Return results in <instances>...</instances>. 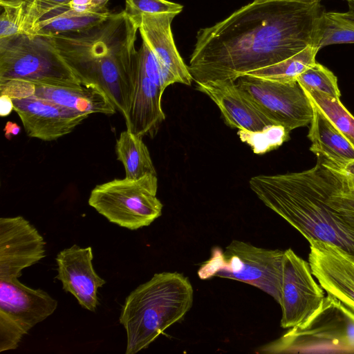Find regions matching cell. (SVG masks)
Listing matches in <instances>:
<instances>
[{"label":"cell","mask_w":354,"mask_h":354,"mask_svg":"<svg viewBox=\"0 0 354 354\" xmlns=\"http://www.w3.org/2000/svg\"><path fill=\"white\" fill-rule=\"evenodd\" d=\"M0 38L35 35L41 11L39 0H0Z\"/></svg>","instance_id":"obj_22"},{"label":"cell","mask_w":354,"mask_h":354,"mask_svg":"<svg viewBox=\"0 0 354 354\" xmlns=\"http://www.w3.org/2000/svg\"><path fill=\"white\" fill-rule=\"evenodd\" d=\"M165 90L152 81L144 71L138 58L134 63L132 87L127 118V129L143 138L153 137L165 115L161 100Z\"/></svg>","instance_id":"obj_16"},{"label":"cell","mask_w":354,"mask_h":354,"mask_svg":"<svg viewBox=\"0 0 354 354\" xmlns=\"http://www.w3.org/2000/svg\"><path fill=\"white\" fill-rule=\"evenodd\" d=\"M346 1H354V0H346Z\"/></svg>","instance_id":"obj_39"},{"label":"cell","mask_w":354,"mask_h":354,"mask_svg":"<svg viewBox=\"0 0 354 354\" xmlns=\"http://www.w3.org/2000/svg\"><path fill=\"white\" fill-rule=\"evenodd\" d=\"M109 0H72L71 8L85 12H109L106 5Z\"/></svg>","instance_id":"obj_33"},{"label":"cell","mask_w":354,"mask_h":354,"mask_svg":"<svg viewBox=\"0 0 354 354\" xmlns=\"http://www.w3.org/2000/svg\"><path fill=\"white\" fill-rule=\"evenodd\" d=\"M344 175L317 157L313 168L252 177L249 185L266 206L283 218L307 240L333 245L354 258V235L329 203Z\"/></svg>","instance_id":"obj_2"},{"label":"cell","mask_w":354,"mask_h":354,"mask_svg":"<svg viewBox=\"0 0 354 354\" xmlns=\"http://www.w3.org/2000/svg\"><path fill=\"white\" fill-rule=\"evenodd\" d=\"M313 107V117L308 133L312 142L310 150L317 157L342 169L354 161V147L320 111Z\"/></svg>","instance_id":"obj_20"},{"label":"cell","mask_w":354,"mask_h":354,"mask_svg":"<svg viewBox=\"0 0 354 354\" xmlns=\"http://www.w3.org/2000/svg\"><path fill=\"white\" fill-rule=\"evenodd\" d=\"M12 100L26 135L44 141L56 140L71 133L89 116L35 95Z\"/></svg>","instance_id":"obj_12"},{"label":"cell","mask_w":354,"mask_h":354,"mask_svg":"<svg viewBox=\"0 0 354 354\" xmlns=\"http://www.w3.org/2000/svg\"><path fill=\"white\" fill-rule=\"evenodd\" d=\"M323 0H253L201 28L188 66L196 83L233 81L316 46Z\"/></svg>","instance_id":"obj_1"},{"label":"cell","mask_w":354,"mask_h":354,"mask_svg":"<svg viewBox=\"0 0 354 354\" xmlns=\"http://www.w3.org/2000/svg\"><path fill=\"white\" fill-rule=\"evenodd\" d=\"M115 153L117 160L124 165L126 178L138 179L147 174L156 175L149 151L142 138L127 129L121 132L116 140Z\"/></svg>","instance_id":"obj_23"},{"label":"cell","mask_w":354,"mask_h":354,"mask_svg":"<svg viewBox=\"0 0 354 354\" xmlns=\"http://www.w3.org/2000/svg\"><path fill=\"white\" fill-rule=\"evenodd\" d=\"M309 264L319 284L354 312V258L333 245L310 240Z\"/></svg>","instance_id":"obj_13"},{"label":"cell","mask_w":354,"mask_h":354,"mask_svg":"<svg viewBox=\"0 0 354 354\" xmlns=\"http://www.w3.org/2000/svg\"><path fill=\"white\" fill-rule=\"evenodd\" d=\"M219 108L226 124L239 130L257 131L274 124L243 95L233 81L196 83Z\"/></svg>","instance_id":"obj_17"},{"label":"cell","mask_w":354,"mask_h":354,"mask_svg":"<svg viewBox=\"0 0 354 354\" xmlns=\"http://www.w3.org/2000/svg\"><path fill=\"white\" fill-rule=\"evenodd\" d=\"M240 140L249 145L256 154H263L277 149L289 139V131L281 125H270L257 131L239 130Z\"/></svg>","instance_id":"obj_27"},{"label":"cell","mask_w":354,"mask_h":354,"mask_svg":"<svg viewBox=\"0 0 354 354\" xmlns=\"http://www.w3.org/2000/svg\"><path fill=\"white\" fill-rule=\"evenodd\" d=\"M35 84L25 81L12 80L0 83L1 95L13 98H24L34 95Z\"/></svg>","instance_id":"obj_32"},{"label":"cell","mask_w":354,"mask_h":354,"mask_svg":"<svg viewBox=\"0 0 354 354\" xmlns=\"http://www.w3.org/2000/svg\"><path fill=\"white\" fill-rule=\"evenodd\" d=\"M20 129L21 128L17 124L8 121L6 122L3 129L5 137L10 140L13 136L19 134Z\"/></svg>","instance_id":"obj_37"},{"label":"cell","mask_w":354,"mask_h":354,"mask_svg":"<svg viewBox=\"0 0 354 354\" xmlns=\"http://www.w3.org/2000/svg\"><path fill=\"white\" fill-rule=\"evenodd\" d=\"M72 0H39L42 12L53 8L69 6Z\"/></svg>","instance_id":"obj_35"},{"label":"cell","mask_w":354,"mask_h":354,"mask_svg":"<svg viewBox=\"0 0 354 354\" xmlns=\"http://www.w3.org/2000/svg\"><path fill=\"white\" fill-rule=\"evenodd\" d=\"M189 279L177 272L155 274L126 298L120 322L127 333L126 354L149 346L166 329L180 322L193 304Z\"/></svg>","instance_id":"obj_4"},{"label":"cell","mask_w":354,"mask_h":354,"mask_svg":"<svg viewBox=\"0 0 354 354\" xmlns=\"http://www.w3.org/2000/svg\"><path fill=\"white\" fill-rule=\"evenodd\" d=\"M235 82L274 124L281 125L290 132L310 123L314 107L297 80L277 82L244 75Z\"/></svg>","instance_id":"obj_8"},{"label":"cell","mask_w":354,"mask_h":354,"mask_svg":"<svg viewBox=\"0 0 354 354\" xmlns=\"http://www.w3.org/2000/svg\"><path fill=\"white\" fill-rule=\"evenodd\" d=\"M312 104L320 111L354 147V117L339 98L314 90H305Z\"/></svg>","instance_id":"obj_26"},{"label":"cell","mask_w":354,"mask_h":354,"mask_svg":"<svg viewBox=\"0 0 354 354\" xmlns=\"http://www.w3.org/2000/svg\"><path fill=\"white\" fill-rule=\"evenodd\" d=\"M17 80L54 86H79L50 36L19 34L0 38V83Z\"/></svg>","instance_id":"obj_5"},{"label":"cell","mask_w":354,"mask_h":354,"mask_svg":"<svg viewBox=\"0 0 354 354\" xmlns=\"http://www.w3.org/2000/svg\"><path fill=\"white\" fill-rule=\"evenodd\" d=\"M87 114L113 115L116 109L104 91L94 84L54 86L35 84L34 95Z\"/></svg>","instance_id":"obj_19"},{"label":"cell","mask_w":354,"mask_h":354,"mask_svg":"<svg viewBox=\"0 0 354 354\" xmlns=\"http://www.w3.org/2000/svg\"><path fill=\"white\" fill-rule=\"evenodd\" d=\"M284 251L256 247L233 240L223 250L215 277L240 281L270 295L279 304Z\"/></svg>","instance_id":"obj_9"},{"label":"cell","mask_w":354,"mask_h":354,"mask_svg":"<svg viewBox=\"0 0 354 354\" xmlns=\"http://www.w3.org/2000/svg\"><path fill=\"white\" fill-rule=\"evenodd\" d=\"M139 22L124 10L84 30L50 36L82 84H94L127 118Z\"/></svg>","instance_id":"obj_3"},{"label":"cell","mask_w":354,"mask_h":354,"mask_svg":"<svg viewBox=\"0 0 354 354\" xmlns=\"http://www.w3.org/2000/svg\"><path fill=\"white\" fill-rule=\"evenodd\" d=\"M341 44H354V15L349 11H324L319 24L317 48Z\"/></svg>","instance_id":"obj_25"},{"label":"cell","mask_w":354,"mask_h":354,"mask_svg":"<svg viewBox=\"0 0 354 354\" xmlns=\"http://www.w3.org/2000/svg\"><path fill=\"white\" fill-rule=\"evenodd\" d=\"M297 81L305 90H314L339 98L341 94L337 78L322 64L315 62L301 73Z\"/></svg>","instance_id":"obj_28"},{"label":"cell","mask_w":354,"mask_h":354,"mask_svg":"<svg viewBox=\"0 0 354 354\" xmlns=\"http://www.w3.org/2000/svg\"><path fill=\"white\" fill-rule=\"evenodd\" d=\"M329 203L354 235V190L348 187L345 178L331 195Z\"/></svg>","instance_id":"obj_29"},{"label":"cell","mask_w":354,"mask_h":354,"mask_svg":"<svg viewBox=\"0 0 354 354\" xmlns=\"http://www.w3.org/2000/svg\"><path fill=\"white\" fill-rule=\"evenodd\" d=\"M157 175L138 179L115 178L96 185L88 205L109 222L131 230L149 225L162 214L157 198Z\"/></svg>","instance_id":"obj_7"},{"label":"cell","mask_w":354,"mask_h":354,"mask_svg":"<svg viewBox=\"0 0 354 354\" xmlns=\"http://www.w3.org/2000/svg\"><path fill=\"white\" fill-rule=\"evenodd\" d=\"M318 51L316 46H309L282 62L245 75L277 82L295 81L301 73L316 62Z\"/></svg>","instance_id":"obj_24"},{"label":"cell","mask_w":354,"mask_h":354,"mask_svg":"<svg viewBox=\"0 0 354 354\" xmlns=\"http://www.w3.org/2000/svg\"><path fill=\"white\" fill-rule=\"evenodd\" d=\"M348 6V11L354 15V1H347Z\"/></svg>","instance_id":"obj_38"},{"label":"cell","mask_w":354,"mask_h":354,"mask_svg":"<svg viewBox=\"0 0 354 354\" xmlns=\"http://www.w3.org/2000/svg\"><path fill=\"white\" fill-rule=\"evenodd\" d=\"M28 332L20 323L0 311V352L16 349Z\"/></svg>","instance_id":"obj_31"},{"label":"cell","mask_w":354,"mask_h":354,"mask_svg":"<svg viewBox=\"0 0 354 354\" xmlns=\"http://www.w3.org/2000/svg\"><path fill=\"white\" fill-rule=\"evenodd\" d=\"M91 247L74 244L60 251L56 257L57 275L63 289L73 295L84 308L94 312L99 305L97 289L106 281L95 271Z\"/></svg>","instance_id":"obj_15"},{"label":"cell","mask_w":354,"mask_h":354,"mask_svg":"<svg viewBox=\"0 0 354 354\" xmlns=\"http://www.w3.org/2000/svg\"><path fill=\"white\" fill-rule=\"evenodd\" d=\"M107 12H80L70 6L46 10L35 27V35L54 36L88 29L106 19Z\"/></svg>","instance_id":"obj_21"},{"label":"cell","mask_w":354,"mask_h":354,"mask_svg":"<svg viewBox=\"0 0 354 354\" xmlns=\"http://www.w3.org/2000/svg\"><path fill=\"white\" fill-rule=\"evenodd\" d=\"M44 238L21 216L0 218V279L21 276V271L45 257Z\"/></svg>","instance_id":"obj_11"},{"label":"cell","mask_w":354,"mask_h":354,"mask_svg":"<svg viewBox=\"0 0 354 354\" xmlns=\"http://www.w3.org/2000/svg\"><path fill=\"white\" fill-rule=\"evenodd\" d=\"M14 110L12 100L7 95H1L0 96V115L2 117L10 115Z\"/></svg>","instance_id":"obj_34"},{"label":"cell","mask_w":354,"mask_h":354,"mask_svg":"<svg viewBox=\"0 0 354 354\" xmlns=\"http://www.w3.org/2000/svg\"><path fill=\"white\" fill-rule=\"evenodd\" d=\"M183 6L167 0H126L124 11L134 19L142 14L174 13L179 14Z\"/></svg>","instance_id":"obj_30"},{"label":"cell","mask_w":354,"mask_h":354,"mask_svg":"<svg viewBox=\"0 0 354 354\" xmlns=\"http://www.w3.org/2000/svg\"><path fill=\"white\" fill-rule=\"evenodd\" d=\"M340 171L345 178L348 187L354 190V161L347 165Z\"/></svg>","instance_id":"obj_36"},{"label":"cell","mask_w":354,"mask_h":354,"mask_svg":"<svg viewBox=\"0 0 354 354\" xmlns=\"http://www.w3.org/2000/svg\"><path fill=\"white\" fill-rule=\"evenodd\" d=\"M57 306V300L41 289L29 288L17 278L0 279V311L28 331L51 315Z\"/></svg>","instance_id":"obj_18"},{"label":"cell","mask_w":354,"mask_h":354,"mask_svg":"<svg viewBox=\"0 0 354 354\" xmlns=\"http://www.w3.org/2000/svg\"><path fill=\"white\" fill-rule=\"evenodd\" d=\"M351 351L354 312L330 295L308 319L261 348L270 353Z\"/></svg>","instance_id":"obj_6"},{"label":"cell","mask_w":354,"mask_h":354,"mask_svg":"<svg viewBox=\"0 0 354 354\" xmlns=\"http://www.w3.org/2000/svg\"><path fill=\"white\" fill-rule=\"evenodd\" d=\"M176 15L174 13H145L137 19L142 39L150 48L160 66L165 88L174 83L189 86L193 81L173 38L171 24Z\"/></svg>","instance_id":"obj_14"},{"label":"cell","mask_w":354,"mask_h":354,"mask_svg":"<svg viewBox=\"0 0 354 354\" xmlns=\"http://www.w3.org/2000/svg\"><path fill=\"white\" fill-rule=\"evenodd\" d=\"M313 277L309 263L291 249L284 251L279 303L282 328L301 324L322 305L325 297L324 289Z\"/></svg>","instance_id":"obj_10"}]
</instances>
